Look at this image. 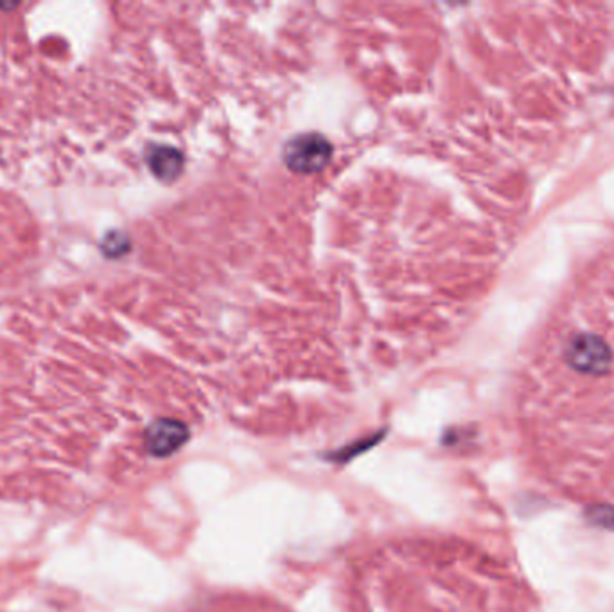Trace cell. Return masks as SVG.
<instances>
[{
    "label": "cell",
    "mask_w": 614,
    "mask_h": 612,
    "mask_svg": "<svg viewBox=\"0 0 614 612\" xmlns=\"http://www.w3.org/2000/svg\"><path fill=\"white\" fill-rule=\"evenodd\" d=\"M149 446L153 449V453H165L171 448L178 446L180 442V431L178 426L169 424V422H158L149 430Z\"/></svg>",
    "instance_id": "3957f363"
},
{
    "label": "cell",
    "mask_w": 614,
    "mask_h": 612,
    "mask_svg": "<svg viewBox=\"0 0 614 612\" xmlns=\"http://www.w3.org/2000/svg\"><path fill=\"white\" fill-rule=\"evenodd\" d=\"M333 156L331 142L318 133H304L291 138L284 147V162L295 173H318Z\"/></svg>",
    "instance_id": "6da1fadb"
},
{
    "label": "cell",
    "mask_w": 614,
    "mask_h": 612,
    "mask_svg": "<svg viewBox=\"0 0 614 612\" xmlns=\"http://www.w3.org/2000/svg\"><path fill=\"white\" fill-rule=\"evenodd\" d=\"M146 158L153 174L162 182H173L183 167L182 153L171 146H153L147 149Z\"/></svg>",
    "instance_id": "7a4b0ae2"
}]
</instances>
